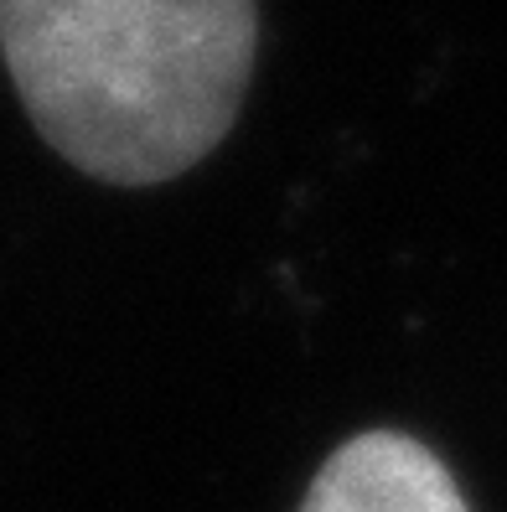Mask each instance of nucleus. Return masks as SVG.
Masks as SVG:
<instances>
[{"label": "nucleus", "mask_w": 507, "mask_h": 512, "mask_svg": "<svg viewBox=\"0 0 507 512\" xmlns=\"http://www.w3.org/2000/svg\"><path fill=\"white\" fill-rule=\"evenodd\" d=\"M0 57L73 171L161 187L228 140L259 63V0H0Z\"/></svg>", "instance_id": "obj_1"}, {"label": "nucleus", "mask_w": 507, "mask_h": 512, "mask_svg": "<svg viewBox=\"0 0 507 512\" xmlns=\"http://www.w3.org/2000/svg\"><path fill=\"white\" fill-rule=\"evenodd\" d=\"M295 512H471V502L425 440L363 430L321 461Z\"/></svg>", "instance_id": "obj_2"}]
</instances>
